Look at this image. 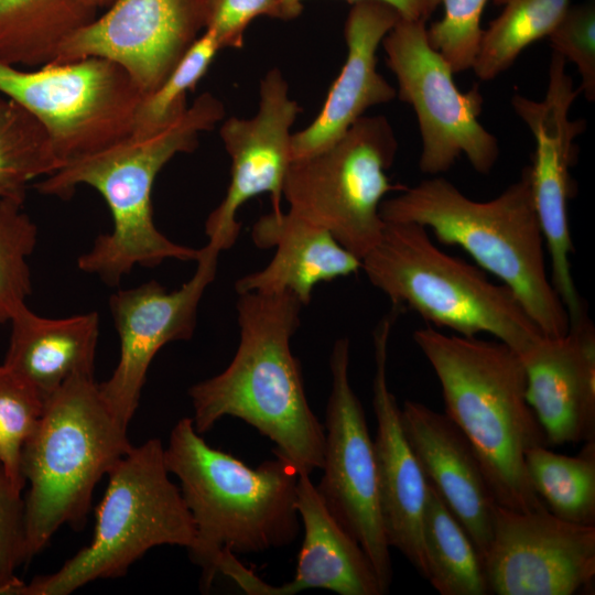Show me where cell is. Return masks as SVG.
Segmentation results:
<instances>
[{"mask_svg": "<svg viewBox=\"0 0 595 595\" xmlns=\"http://www.w3.org/2000/svg\"><path fill=\"white\" fill-rule=\"evenodd\" d=\"M489 594L573 595L595 580V526L571 523L548 509L497 506L484 556Z\"/></svg>", "mask_w": 595, "mask_h": 595, "instance_id": "9a60e30c", "label": "cell"}, {"mask_svg": "<svg viewBox=\"0 0 595 595\" xmlns=\"http://www.w3.org/2000/svg\"><path fill=\"white\" fill-rule=\"evenodd\" d=\"M207 1L115 0L69 36L51 64L104 57L126 69L148 95L204 32Z\"/></svg>", "mask_w": 595, "mask_h": 595, "instance_id": "2e32d148", "label": "cell"}, {"mask_svg": "<svg viewBox=\"0 0 595 595\" xmlns=\"http://www.w3.org/2000/svg\"><path fill=\"white\" fill-rule=\"evenodd\" d=\"M425 20L401 18L382 39L386 62L398 82V98L409 104L421 134V172L436 176L465 155L488 174L499 156L497 138L479 121L484 97L478 86L461 91L448 63L429 43Z\"/></svg>", "mask_w": 595, "mask_h": 595, "instance_id": "8fae6325", "label": "cell"}, {"mask_svg": "<svg viewBox=\"0 0 595 595\" xmlns=\"http://www.w3.org/2000/svg\"><path fill=\"white\" fill-rule=\"evenodd\" d=\"M552 48L576 65L581 77L580 93L595 100V3L587 0L570 4L548 35Z\"/></svg>", "mask_w": 595, "mask_h": 595, "instance_id": "836d02e7", "label": "cell"}, {"mask_svg": "<svg viewBox=\"0 0 595 595\" xmlns=\"http://www.w3.org/2000/svg\"><path fill=\"white\" fill-rule=\"evenodd\" d=\"M61 166L39 121L0 93V198L24 202L31 182Z\"/></svg>", "mask_w": 595, "mask_h": 595, "instance_id": "f1b7e54d", "label": "cell"}, {"mask_svg": "<svg viewBox=\"0 0 595 595\" xmlns=\"http://www.w3.org/2000/svg\"><path fill=\"white\" fill-rule=\"evenodd\" d=\"M258 17L289 21L296 17L285 0H208L205 30L223 48H241L248 25Z\"/></svg>", "mask_w": 595, "mask_h": 595, "instance_id": "e575fe53", "label": "cell"}, {"mask_svg": "<svg viewBox=\"0 0 595 595\" xmlns=\"http://www.w3.org/2000/svg\"><path fill=\"white\" fill-rule=\"evenodd\" d=\"M519 356L548 446L595 440V329L587 314L564 336H541Z\"/></svg>", "mask_w": 595, "mask_h": 595, "instance_id": "d6986e66", "label": "cell"}, {"mask_svg": "<svg viewBox=\"0 0 595 595\" xmlns=\"http://www.w3.org/2000/svg\"><path fill=\"white\" fill-rule=\"evenodd\" d=\"M380 216L388 223L421 225L439 242L461 247L515 293L544 336L567 333V311L547 273L529 165L490 201H474L436 175L383 199Z\"/></svg>", "mask_w": 595, "mask_h": 595, "instance_id": "277c9868", "label": "cell"}, {"mask_svg": "<svg viewBox=\"0 0 595 595\" xmlns=\"http://www.w3.org/2000/svg\"><path fill=\"white\" fill-rule=\"evenodd\" d=\"M26 583L17 575L0 576V595H24Z\"/></svg>", "mask_w": 595, "mask_h": 595, "instance_id": "74e56055", "label": "cell"}, {"mask_svg": "<svg viewBox=\"0 0 595 595\" xmlns=\"http://www.w3.org/2000/svg\"><path fill=\"white\" fill-rule=\"evenodd\" d=\"M3 364L46 401L65 382L94 376L99 317L96 312L48 318L22 307L11 320Z\"/></svg>", "mask_w": 595, "mask_h": 595, "instance_id": "cb8c5ba5", "label": "cell"}, {"mask_svg": "<svg viewBox=\"0 0 595 595\" xmlns=\"http://www.w3.org/2000/svg\"><path fill=\"white\" fill-rule=\"evenodd\" d=\"M220 251L209 241L201 248L194 274L176 290L167 291L151 280L111 294L109 309L120 339V356L111 376L98 387L105 403L123 425L128 426L134 415L158 351L171 342L193 336L198 304L215 279Z\"/></svg>", "mask_w": 595, "mask_h": 595, "instance_id": "5bb4252c", "label": "cell"}, {"mask_svg": "<svg viewBox=\"0 0 595 595\" xmlns=\"http://www.w3.org/2000/svg\"><path fill=\"white\" fill-rule=\"evenodd\" d=\"M295 505L304 537L294 577L271 585L240 561L227 576L250 595H293L313 588L339 595H383L366 552L328 511L307 474H299Z\"/></svg>", "mask_w": 595, "mask_h": 595, "instance_id": "7402d4cb", "label": "cell"}, {"mask_svg": "<svg viewBox=\"0 0 595 595\" xmlns=\"http://www.w3.org/2000/svg\"><path fill=\"white\" fill-rule=\"evenodd\" d=\"M225 117L221 101L210 93L198 96L170 127L134 134L94 154L73 161L42 177L34 188L48 196L69 198L80 185L95 188L106 201L113 221L77 259L85 273L118 285L136 266L155 267L169 259L196 261L199 249L170 240L153 221L151 193L164 165L198 145L201 133Z\"/></svg>", "mask_w": 595, "mask_h": 595, "instance_id": "7a4b0ae2", "label": "cell"}, {"mask_svg": "<svg viewBox=\"0 0 595 595\" xmlns=\"http://www.w3.org/2000/svg\"><path fill=\"white\" fill-rule=\"evenodd\" d=\"M565 64L553 51L543 99L537 101L515 94L511 106L536 142L529 165L534 208L551 260V283L567 311L570 323H574L586 310L571 273L573 244L567 204L576 191L570 173L578 154L575 139L585 130L586 121L570 119L571 106L581 93L574 87Z\"/></svg>", "mask_w": 595, "mask_h": 595, "instance_id": "4fadbf2b", "label": "cell"}, {"mask_svg": "<svg viewBox=\"0 0 595 595\" xmlns=\"http://www.w3.org/2000/svg\"><path fill=\"white\" fill-rule=\"evenodd\" d=\"M302 108L290 97L289 84L274 67L261 79L258 111L250 118L230 117L219 133L231 159L230 182L221 203L205 224L208 241L221 251L238 239V210L249 199L269 194L272 210H281L283 185L292 162L291 128Z\"/></svg>", "mask_w": 595, "mask_h": 595, "instance_id": "e0dca14e", "label": "cell"}, {"mask_svg": "<svg viewBox=\"0 0 595 595\" xmlns=\"http://www.w3.org/2000/svg\"><path fill=\"white\" fill-rule=\"evenodd\" d=\"M251 238L259 248L274 247L275 253L263 269L237 280L235 290L238 294L289 292L307 305L318 283L361 269V260L328 231L290 210H272L261 216L251 228Z\"/></svg>", "mask_w": 595, "mask_h": 595, "instance_id": "603a6c76", "label": "cell"}, {"mask_svg": "<svg viewBox=\"0 0 595 595\" xmlns=\"http://www.w3.org/2000/svg\"><path fill=\"white\" fill-rule=\"evenodd\" d=\"M524 459L536 494L553 516L595 526V440L584 442L575 456L537 446Z\"/></svg>", "mask_w": 595, "mask_h": 595, "instance_id": "4316f807", "label": "cell"}, {"mask_svg": "<svg viewBox=\"0 0 595 595\" xmlns=\"http://www.w3.org/2000/svg\"><path fill=\"white\" fill-rule=\"evenodd\" d=\"M399 314L400 311L391 307L374 331L372 408L377 422L374 450L380 509L389 547L399 550L426 580L422 521L428 482L404 434L401 408L387 379L389 337Z\"/></svg>", "mask_w": 595, "mask_h": 595, "instance_id": "ac0fdd59", "label": "cell"}, {"mask_svg": "<svg viewBox=\"0 0 595 595\" xmlns=\"http://www.w3.org/2000/svg\"><path fill=\"white\" fill-rule=\"evenodd\" d=\"M397 151L388 119L363 116L332 145L291 162L283 185L289 210L361 260L382 235L385 196L405 188L386 174Z\"/></svg>", "mask_w": 595, "mask_h": 595, "instance_id": "9c48e42d", "label": "cell"}, {"mask_svg": "<svg viewBox=\"0 0 595 595\" xmlns=\"http://www.w3.org/2000/svg\"><path fill=\"white\" fill-rule=\"evenodd\" d=\"M97 12L88 0H0V61L31 69L47 65Z\"/></svg>", "mask_w": 595, "mask_h": 595, "instance_id": "d4e9b609", "label": "cell"}, {"mask_svg": "<svg viewBox=\"0 0 595 595\" xmlns=\"http://www.w3.org/2000/svg\"><path fill=\"white\" fill-rule=\"evenodd\" d=\"M413 339L437 377L445 414L472 445L496 502L517 511L545 510L524 458L548 444L527 400L519 354L498 339L447 335L430 326L414 331Z\"/></svg>", "mask_w": 595, "mask_h": 595, "instance_id": "3957f363", "label": "cell"}, {"mask_svg": "<svg viewBox=\"0 0 595 595\" xmlns=\"http://www.w3.org/2000/svg\"><path fill=\"white\" fill-rule=\"evenodd\" d=\"M23 204L0 198V324L26 306L32 292L28 259L36 246L37 227Z\"/></svg>", "mask_w": 595, "mask_h": 595, "instance_id": "4dcf8cb0", "label": "cell"}, {"mask_svg": "<svg viewBox=\"0 0 595 595\" xmlns=\"http://www.w3.org/2000/svg\"><path fill=\"white\" fill-rule=\"evenodd\" d=\"M501 13L484 30L472 69L480 80L507 71L520 53L550 34L570 0H494Z\"/></svg>", "mask_w": 595, "mask_h": 595, "instance_id": "83f0119b", "label": "cell"}, {"mask_svg": "<svg viewBox=\"0 0 595 595\" xmlns=\"http://www.w3.org/2000/svg\"><path fill=\"white\" fill-rule=\"evenodd\" d=\"M238 295L234 358L188 389L194 428L202 435L224 416L240 419L275 444V456L311 475L323 466L325 429L310 407L291 349L304 305L289 292Z\"/></svg>", "mask_w": 595, "mask_h": 595, "instance_id": "6da1fadb", "label": "cell"}, {"mask_svg": "<svg viewBox=\"0 0 595 595\" xmlns=\"http://www.w3.org/2000/svg\"><path fill=\"white\" fill-rule=\"evenodd\" d=\"M361 270L393 307L456 335L488 333L518 354L544 336L508 286L441 250L421 225L386 221Z\"/></svg>", "mask_w": 595, "mask_h": 595, "instance_id": "52a82bcc", "label": "cell"}, {"mask_svg": "<svg viewBox=\"0 0 595 595\" xmlns=\"http://www.w3.org/2000/svg\"><path fill=\"white\" fill-rule=\"evenodd\" d=\"M398 11L378 0L353 2L344 36L347 57L318 115L292 133V161L314 154L337 141L365 111L388 104L397 90L377 71V50L400 19Z\"/></svg>", "mask_w": 595, "mask_h": 595, "instance_id": "ffe728a7", "label": "cell"}, {"mask_svg": "<svg viewBox=\"0 0 595 595\" xmlns=\"http://www.w3.org/2000/svg\"><path fill=\"white\" fill-rule=\"evenodd\" d=\"M422 542L426 580L441 595L489 594L480 553L430 484L422 521Z\"/></svg>", "mask_w": 595, "mask_h": 595, "instance_id": "484cf974", "label": "cell"}, {"mask_svg": "<svg viewBox=\"0 0 595 595\" xmlns=\"http://www.w3.org/2000/svg\"><path fill=\"white\" fill-rule=\"evenodd\" d=\"M0 93L39 121L62 166L130 137L145 96L126 69L98 56L32 69L0 61Z\"/></svg>", "mask_w": 595, "mask_h": 595, "instance_id": "30bf717a", "label": "cell"}, {"mask_svg": "<svg viewBox=\"0 0 595 595\" xmlns=\"http://www.w3.org/2000/svg\"><path fill=\"white\" fill-rule=\"evenodd\" d=\"M45 400L20 374L0 365V465L14 489L22 493L25 480L21 455L34 431Z\"/></svg>", "mask_w": 595, "mask_h": 595, "instance_id": "1f68e13d", "label": "cell"}, {"mask_svg": "<svg viewBox=\"0 0 595 595\" xmlns=\"http://www.w3.org/2000/svg\"><path fill=\"white\" fill-rule=\"evenodd\" d=\"M131 447L94 376L68 380L45 401L21 455L28 561L63 524L84 526L96 485Z\"/></svg>", "mask_w": 595, "mask_h": 595, "instance_id": "8992f818", "label": "cell"}, {"mask_svg": "<svg viewBox=\"0 0 595 595\" xmlns=\"http://www.w3.org/2000/svg\"><path fill=\"white\" fill-rule=\"evenodd\" d=\"M350 343H334L331 392L325 416L323 475L316 489L328 511L361 545L382 594L392 582L390 547L379 501L374 440L365 411L349 380Z\"/></svg>", "mask_w": 595, "mask_h": 595, "instance_id": "7c38bea8", "label": "cell"}, {"mask_svg": "<svg viewBox=\"0 0 595 595\" xmlns=\"http://www.w3.org/2000/svg\"><path fill=\"white\" fill-rule=\"evenodd\" d=\"M164 459L180 480L195 540L187 550L208 587L224 553H257L289 545L296 538L298 470L275 456L256 468L208 445L192 418L172 429Z\"/></svg>", "mask_w": 595, "mask_h": 595, "instance_id": "5b68a950", "label": "cell"}, {"mask_svg": "<svg viewBox=\"0 0 595 595\" xmlns=\"http://www.w3.org/2000/svg\"><path fill=\"white\" fill-rule=\"evenodd\" d=\"M97 10L108 8L115 0H88Z\"/></svg>", "mask_w": 595, "mask_h": 595, "instance_id": "f35d334b", "label": "cell"}, {"mask_svg": "<svg viewBox=\"0 0 595 595\" xmlns=\"http://www.w3.org/2000/svg\"><path fill=\"white\" fill-rule=\"evenodd\" d=\"M25 562L24 499L0 465V576H14Z\"/></svg>", "mask_w": 595, "mask_h": 595, "instance_id": "d590c367", "label": "cell"}, {"mask_svg": "<svg viewBox=\"0 0 595 595\" xmlns=\"http://www.w3.org/2000/svg\"><path fill=\"white\" fill-rule=\"evenodd\" d=\"M303 0H285L286 6L295 17L302 12ZM351 2L359 0H349ZM393 7L401 18L411 20H428L440 4V0H378Z\"/></svg>", "mask_w": 595, "mask_h": 595, "instance_id": "8d00e7d4", "label": "cell"}, {"mask_svg": "<svg viewBox=\"0 0 595 595\" xmlns=\"http://www.w3.org/2000/svg\"><path fill=\"white\" fill-rule=\"evenodd\" d=\"M401 422L428 484L464 527L484 560L498 504L472 445L445 413L418 401H404Z\"/></svg>", "mask_w": 595, "mask_h": 595, "instance_id": "44dd1931", "label": "cell"}, {"mask_svg": "<svg viewBox=\"0 0 595 595\" xmlns=\"http://www.w3.org/2000/svg\"><path fill=\"white\" fill-rule=\"evenodd\" d=\"M488 0H440L444 15L426 29L430 45L454 74L472 69L484 30L480 17Z\"/></svg>", "mask_w": 595, "mask_h": 595, "instance_id": "d6a6232c", "label": "cell"}, {"mask_svg": "<svg viewBox=\"0 0 595 595\" xmlns=\"http://www.w3.org/2000/svg\"><path fill=\"white\" fill-rule=\"evenodd\" d=\"M169 475L159 439L132 446L107 474L91 542L55 573L26 583L24 595H67L89 582L119 577L155 547L188 550L195 526Z\"/></svg>", "mask_w": 595, "mask_h": 595, "instance_id": "ba28073f", "label": "cell"}, {"mask_svg": "<svg viewBox=\"0 0 595 595\" xmlns=\"http://www.w3.org/2000/svg\"><path fill=\"white\" fill-rule=\"evenodd\" d=\"M219 50L215 34L204 30L163 83L143 97L133 133H154L177 121L187 109V91L195 88Z\"/></svg>", "mask_w": 595, "mask_h": 595, "instance_id": "f546056e", "label": "cell"}]
</instances>
